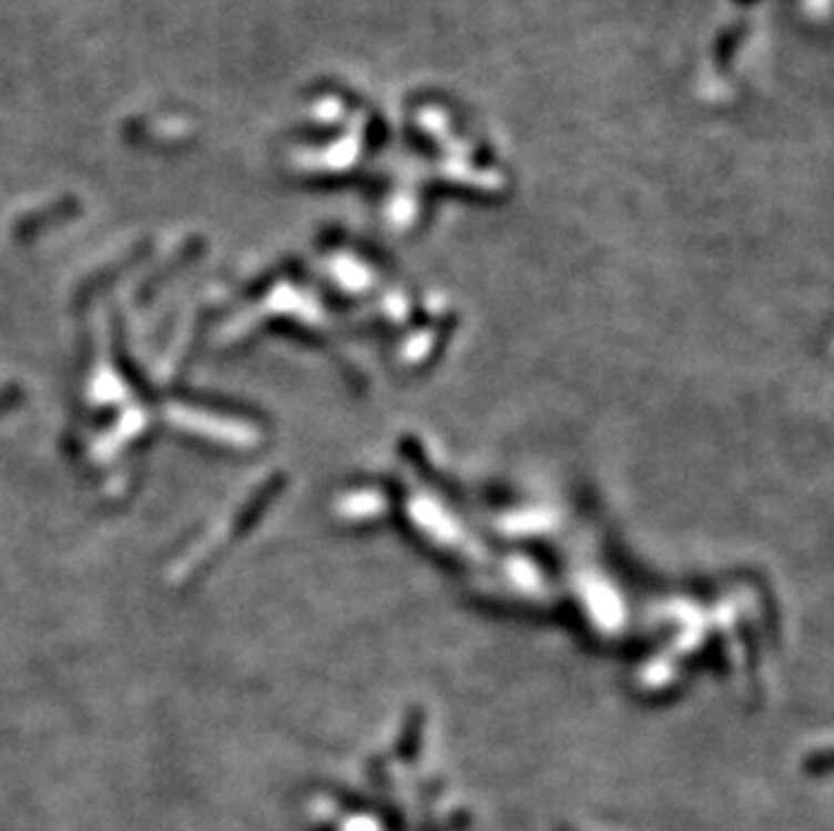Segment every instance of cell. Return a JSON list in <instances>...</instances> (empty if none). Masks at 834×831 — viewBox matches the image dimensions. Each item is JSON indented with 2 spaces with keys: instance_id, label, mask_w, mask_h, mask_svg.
<instances>
[{
  "instance_id": "obj_1",
  "label": "cell",
  "mask_w": 834,
  "mask_h": 831,
  "mask_svg": "<svg viewBox=\"0 0 834 831\" xmlns=\"http://www.w3.org/2000/svg\"><path fill=\"white\" fill-rule=\"evenodd\" d=\"M562 831H572V829H562Z\"/></svg>"
}]
</instances>
